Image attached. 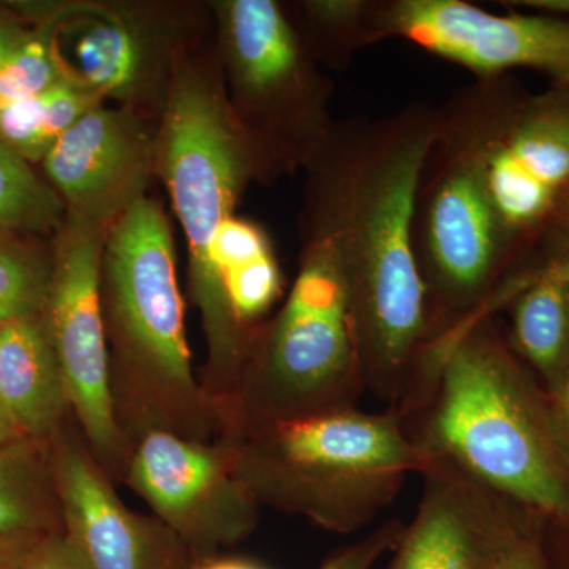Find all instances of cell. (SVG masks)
<instances>
[{"label":"cell","instance_id":"obj_1","mask_svg":"<svg viewBox=\"0 0 569 569\" xmlns=\"http://www.w3.org/2000/svg\"><path fill=\"white\" fill-rule=\"evenodd\" d=\"M437 107L336 121L305 167L299 236L331 241L350 295L366 391L397 410L429 348L425 288L411 212Z\"/></svg>","mask_w":569,"mask_h":569},{"label":"cell","instance_id":"obj_2","mask_svg":"<svg viewBox=\"0 0 569 569\" xmlns=\"http://www.w3.org/2000/svg\"><path fill=\"white\" fill-rule=\"evenodd\" d=\"M422 460L443 459L538 520L569 569V458L549 396L490 317L467 329L399 410Z\"/></svg>","mask_w":569,"mask_h":569},{"label":"cell","instance_id":"obj_3","mask_svg":"<svg viewBox=\"0 0 569 569\" xmlns=\"http://www.w3.org/2000/svg\"><path fill=\"white\" fill-rule=\"evenodd\" d=\"M153 178L163 182L186 238L190 298L206 339L200 381L219 415L238 383L252 329L234 317L213 246L247 189L271 179L228 103L213 33H201L176 58L157 122Z\"/></svg>","mask_w":569,"mask_h":569},{"label":"cell","instance_id":"obj_4","mask_svg":"<svg viewBox=\"0 0 569 569\" xmlns=\"http://www.w3.org/2000/svg\"><path fill=\"white\" fill-rule=\"evenodd\" d=\"M436 130L470 164L507 258L500 310L569 264V88L475 78L437 107Z\"/></svg>","mask_w":569,"mask_h":569},{"label":"cell","instance_id":"obj_5","mask_svg":"<svg viewBox=\"0 0 569 569\" xmlns=\"http://www.w3.org/2000/svg\"><path fill=\"white\" fill-rule=\"evenodd\" d=\"M100 305L112 407L130 445L152 430L217 440L219 418L187 342L173 228L149 194L108 230Z\"/></svg>","mask_w":569,"mask_h":569},{"label":"cell","instance_id":"obj_6","mask_svg":"<svg viewBox=\"0 0 569 569\" xmlns=\"http://www.w3.org/2000/svg\"><path fill=\"white\" fill-rule=\"evenodd\" d=\"M222 441L260 508L339 535L370 526L422 466L392 408H336Z\"/></svg>","mask_w":569,"mask_h":569},{"label":"cell","instance_id":"obj_7","mask_svg":"<svg viewBox=\"0 0 569 569\" xmlns=\"http://www.w3.org/2000/svg\"><path fill=\"white\" fill-rule=\"evenodd\" d=\"M299 238L290 295L274 317L250 332L238 383L220 410L222 440L355 407L366 392L339 253L328 239Z\"/></svg>","mask_w":569,"mask_h":569},{"label":"cell","instance_id":"obj_8","mask_svg":"<svg viewBox=\"0 0 569 569\" xmlns=\"http://www.w3.org/2000/svg\"><path fill=\"white\" fill-rule=\"evenodd\" d=\"M209 9L228 103L271 183L305 170L336 123L331 78L287 3L216 0Z\"/></svg>","mask_w":569,"mask_h":569},{"label":"cell","instance_id":"obj_9","mask_svg":"<svg viewBox=\"0 0 569 569\" xmlns=\"http://www.w3.org/2000/svg\"><path fill=\"white\" fill-rule=\"evenodd\" d=\"M179 3H71L44 17L66 36L67 74L104 102L159 122L179 52L206 32L201 10Z\"/></svg>","mask_w":569,"mask_h":569},{"label":"cell","instance_id":"obj_10","mask_svg":"<svg viewBox=\"0 0 569 569\" xmlns=\"http://www.w3.org/2000/svg\"><path fill=\"white\" fill-rule=\"evenodd\" d=\"M107 233L104 228L67 216L52 238L43 317L69 392L71 415L104 473L121 482L132 445L112 407L100 305V263Z\"/></svg>","mask_w":569,"mask_h":569},{"label":"cell","instance_id":"obj_11","mask_svg":"<svg viewBox=\"0 0 569 569\" xmlns=\"http://www.w3.org/2000/svg\"><path fill=\"white\" fill-rule=\"evenodd\" d=\"M373 40H406L475 78L531 70L569 88V18L463 0H372Z\"/></svg>","mask_w":569,"mask_h":569},{"label":"cell","instance_id":"obj_12","mask_svg":"<svg viewBox=\"0 0 569 569\" xmlns=\"http://www.w3.org/2000/svg\"><path fill=\"white\" fill-rule=\"evenodd\" d=\"M121 485L140 496L198 560L257 529L261 508L236 477L230 448L152 430L132 443Z\"/></svg>","mask_w":569,"mask_h":569},{"label":"cell","instance_id":"obj_13","mask_svg":"<svg viewBox=\"0 0 569 569\" xmlns=\"http://www.w3.org/2000/svg\"><path fill=\"white\" fill-rule=\"evenodd\" d=\"M62 533L89 569H193L192 550L156 516L123 503L73 415L48 440Z\"/></svg>","mask_w":569,"mask_h":569},{"label":"cell","instance_id":"obj_14","mask_svg":"<svg viewBox=\"0 0 569 569\" xmlns=\"http://www.w3.org/2000/svg\"><path fill=\"white\" fill-rule=\"evenodd\" d=\"M418 475L421 500L388 569H493L520 539L542 531L526 509L448 460H422Z\"/></svg>","mask_w":569,"mask_h":569},{"label":"cell","instance_id":"obj_15","mask_svg":"<svg viewBox=\"0 0 569 569\" xmlns=\"http://www.w3.org/2000/svg\"><path fill=\"white\" fill-rule=\"evenodd\" d=\"M156 129L137 111L102 103L67 130L41 162L67 216L110 230L148 197Z\"/></svg>","mask_w":569,"mask_h":569},{"label":"cell","instance_id":"obj_16","mask_svg":"<svg viewBox=\"0 0 569 569\" xmlns=\"http://www.w3.org/2000/svg\"><path fill=\"white\" fill-rule=\"evenodd\" d=\"M0 406L22 437L43 443L71 417L43 313L0 325Z\"/></svg>","mask_w":569,"mask_h":569},{"label":"cell","instance_id":"obj_17","mask_svg":"<svg viewBox=\"0 0 569 569\" xmlns=\"http://www.w3.org/2000/svg\"><path fill=\"white\" fill-rule=\"evenodd\" d=\"M509 346L550 396L569 369V282L542 276L507 307Z\"/></svg>","mask_w":569,"mask_h":569},{"label":"cell","instance_id":"obj_18","mask_svg":"<svg viewBox=\"0 0 569 569\" xmlns=\"http://www.w3.org/2000/svg\"><path fill=\"white\" fill-rule=\"evenodd\" d=\"M62 531L48 443L22 437L0 448V539L48 538Z\"/></svg>","mask_w":569,"mask_h":569},{"label":"cell","instance_id":"obj_19","mask_svg":"<svg viewBox=\"0 0 569 569\" xmlns=\"http://www.w3.org/2000/svg\"><path fill=\"white\" fill-rule=\"evenodd\" d=\"M102 103V97L67 77L40 96L0 111V141L29 163H41L67 130Z\"/></svg>","mask_w":569,"mask_h":569},{"label":"cell","instance_id":"obj_20","mask_svg":"<svg viewBox=\"0 0 569 569\" xmlns=\"http://www.w3.org/2000/svg\"><path fill=\"white\" fill-rule=\"evenodd\" d=\"M296 26L326 71H343L373 43L372 0H302L287 3Z\"/></svg>","mask_w":569,"mask_h":569},{"label":"cell","instance_id":"obj_21","mask_svg":"<svg viewBox=\"0 0 569 569\" xmlns=\"http://www.w3.org/2000/svg\"><path fill=\"white\" fill-rule=\"evenodd\" d=\"M66 220V204L50 182L0 141V233L54 238Z\"/></svg>","mask_w":569,"mask_h":569},{"label":"cell","instance_id":"obj_22","mask_svg":"<svg viewBox=\"0 0 569 569\" xmlns=\"http://www.w3.org/2000/svg\"><path fill=\"white\" fill-rule=\"evenodd\" d=\"M69 77L56 40V22L43 17L0 67V111L40 96Z\"/></svg>","mask_w":569,"mask_h":569},{"label":"cell","instance_id":"obj_23","mask_svg":"<svg viewBox=\"0 0 569 569\" xmlns=\"http://www.w3.org/2000/svg\"><path fill=\"white\" fill-rule=\"evenodd\" d=\"M51 280V253L22 249L11 236L0 238V325L41 316Z\"/></svg>","mask_w":569,"mask_h":569},{"label":"cell","instance_id":"obj_24","mask_svg":"<svg viewBox=\"0 0 569 569\" xmlns=\"http://www.w3.org/2000/svg\"><path fill=\"white\" fill-rule=\"evenodd\" d=\"M223 280L234 317L247 329L264 321L282 296L283 277L274 252L231 269Z\"/></svg>","mask_w":569,"mask_h":569},{"label":"cell","instance_id":"obj_25","mask_svg":"<svg viewBox=\"0 0 569 569\" xmlns=\"http://www.w3.org/2000/svg\"><path fill=\"white\" fill-rule=\"evenodd\" d=\"M271 252H274V247L264 228L253 220L234 216L223 224L217 236L212 257L213 264L223 279L231 269Z\"/></svg>","mask_w":569,"mask_h":569},{"label":"cell","instance_id":"obj_26","mask_svg":"<svg viewBox=\"0 0 569 569\" xmlns=\"http://www.w3.org/2000/svg\"><path fill=\"white\" fill-rule=\"evenodd\" d=\"M406 523L388 520L365 538L336 550L317 569H372L385 553L392 552Z\"/></svg>","mask_w":569,"mask_h":569},{"label":"cell","instance_id":"obj_27","mask_svg":"<svg viewBox=\"0 0 569 569\" xmlns=\"http://www.w3.org/2000/svg\"><path fill=\"white\" fill-rule=\"evenodd\" d=\"M493 569H557L542 531H531L505 553Z\"/></svg>","mask_w":569,"mask_h":569},{"label":"cell","instance_id":"obj_28","mask_svg":"<svg viewBox=\"0 0 569 569\" xmlns=\"http://www.w3.org/2000/svg\"><path fill=\"white\" fill-rule=\"evenodd\" d=\"M26 569H89L63 533L44 538Z\"/></svg>","mask_w":569,"mask_h":569},{"label":"cell","instance_id":"obj_29","mask_svg":"<svg viewBox=\"0 0 569 569\" xmlns=\"http://www.w3.org/2000/svg\"><path fill=\"white\" fill-rule=\"evenodd\" d=\"M43 539H0V569H26Z\"/></svg>","mask_w":569,"mask_h":569},{"label":"cell","instance_id":"obj_30","mask_svg":"<svg viewBox=\"0 0 569 569\" xmlns=\"http://www.w3.org/2000/svg\"><path fill=\"white\" fill-rule=\"evenodd\" d=\"M549 406L557 436L569 458V369L560 387L549 396Z\"/></svg>","mask_w":569,"mask_h":569},{"label":"cell","instance_id":"obj_31","mask_svg":"<svg viewBox=\"0 0 569 569\" xmlns=\"http://www.w3.org/2000/svg\"><path fill=\"white\" fill-rule=\"evenodd\" d=\"M28 32L29 29L22 28L20 21L11 20L7 14H0V67L17 44L28 36Z\"/></svg>","mask_w":569,"mask_h":569},{"label":"cell","instance_id":"obj_32","mask_svg":"<svg viewBox=\"0 0 569 569\" xmlns=\"http://www.w3.org/2000/svg\"><path fill=\"white\" fill-rule=\"evenodd\" d=\"M509 10L542 11V13L560 14L569 18V0H512L501 2Z\"/></svg>","mask_w":569,"mask_h":569},{"label":"cell","instance_id":"obj_33","mask_svg":"<svg viewBox=\"0 0 569 569\" xmlns=\"http://www.w3.org/2000/svg\"><path fill=\"white\" fill-rule=\"evenodd\" d=\"M193 569H264L253 561L244 559H213L198 561Z\"/></svg>","mask_w":569,"mask_h":569},{"label":"cell","instance_id":"obj_34","mask_svg":"<svg viewBox=\"0 0 569 569\" xmlns=\"http://www.w3.org/2000/svg\"><path fill=\"white\" fill-rule=\"evenodd\" d=\"M18 438H22L20 430L14 427L9 415H7L6 410L0 406V448L6 447V445L11 443V441L18 440Z\"/></svg>","mask_w":569,"mask_h":569},{"label":"cell","instance_id":"obj_35","mask_svg":"<svg viewBox=\"0 0 569 569\" xmlns=\"http://www.w3.org/2000/svg\"><path fill=\"white\" fill-rule=\"evenodd\" d=\"M542 276L553 277V279H559V280H563V282H569V264L563 266V268L553 269V271L546 272V274H542ZM542 276H539V277H542ZM539 277H538V279H539Z\"/></svg>","mask_w":569,"mask_h":569},{"label":"cell","instance_id":"obj_36","mask_svg":"<svg viewBox=\"0 0 569 569\" xmlns=\"http://www.w3.org/2000/svg\"><path fill=\"white\" fill-rule=\"evenodd\" d=\"M6 236H11V234H3V233H0V238H6Z\"/></svg>","mask_w":569,"mask_h":569}]
</instances>
